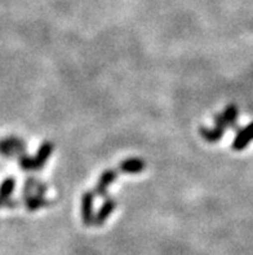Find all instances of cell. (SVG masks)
Returning <instances> with one entry per match:
<instances>
[{
    "label": "cell",
    "instance_id": "cell-3",
    "mask_svg": "<svg viewBox=\"0 0 253 255\" xmlns=\"http://www.w3.org/2000/svg\"><path fill=\"white\" fill-rule=\"evenodd\" d=\"M93 205H94V193L90 191L84 192L82 196V219L86 227L93 226L94 223Z\"/></svg>",
    "mask_w": 253,
    "mask_h": 255
},
{
    "label": "cell",
    "instance_id": "cell-12",
    "mask_svg": "<svg viewBox=\"0 0 253 255\" xmlns=\"http://www.w3.org/2000/svg\"><path fill=\"white\" fill-rule=\"evenodd\" d=\"M225 133L224 128L216 127L215 128H207V127H200V135L203 139L208 142H216L221 139Z\"/></svg>",
    "mask_w": 253,
    "mask_h": 255
},
{
    "label": "cell",
    "instance_id": "cell-9",
    "mask_svg": "<svg viewBox=\"0 0 253 255\" xmlns=\"http://www.w3.org/2000/svg\"><path fill=\"white\" fill-rule=\"evenodd\" d=\"M23 204L29 211H35L40 207L49 206L52 204L51 201L47 200L44 196H36V194H29L23 196Z\"/></svg>",
    "mask_w": 253,
    "mask_h": 255
},
{
    "label": "cell",
    "instance_id": "cell-10",
    "mask_svg": "<svg viewBox=\"0 0 253 255\" xmlns=\"http://www.w3.org/2000/svg\"><path fill=\"white\" fill-rule=\"evenodd\" d=\"M16 187V179L6 178L0 185V207H4V204L9 200Z\"/></svg>",
    "mask_w": 253,
    "mask_h": 255
},
{
    "label": "cell",
    "instance_id": "cell-5",
    "mask_svg": "<svg viewBox=\"0 0 253 255\" xmlns=\"http://www.w3.org/2000/svg\"><path fill=\"white\" fill-rule=\"evenodd\" d=\"M253 140V122L250 123L247 127L242 128L235 136L233 141V149L234 150H243L250 145V142Z\"/></svg>",
    "mask_w": 253,
    "mask_h": 255
},
{
    "label": "cell",
    "instance_id": "cell-7",
    "mask_svg": "<svg viewBox=\"0 0 253 255\" xmlns=\"http://www.w3.org/2000/svg\"><path fill=\"white\" fill-rule=\"evenodd\" d=\"M146 167L144 159L138 158V157H133V158H127L124 161L120 162L119 165V170L125 174H140Z\"/></svg>",
    "mask_w": 253,
    "mask_h": 255
},
{
    "label": "cell",
    "instance_id": "cell-6",
    "mask_svg": "<svg viewBox=\"0 0 253 255\" xmlns=\"http://www.w3.org/2000/svg\"><path fill=\"white\" fill-rule=\"evenodd\" d=\"M116 209V200L114 198L106 197V200L103 201L102 206L99 207L98 213L94 215V226L99 227L105 223L106 220L109 219V217L111 215V213Z\"/></svg>",
    "mask_w": 253,
    "mask_h": 255
},
{
    "label": "cell",
    "instance_id": "cell-4",
    "mask_svg": "<svg viewBox=\"0 0 253 255\" xmlns=\"http://www.w3.org/2000/svg\"><path fill=\"white\" fill-rule=\"evenodd\" d=\"M53 149H55V145L51 141H44L42 145L39 146L38 153L34 157V171L44 167L48 158L51 157L52 152H53Z\"/></svg>",
    "mask_w": 253,
    "mask_h": 255
},
{
    "label": "cell",
    "instance_id": "cell-2",
    "mask_svg": "<svg viewBox=\"0 0 253 255\" xmlns=\"http://www.w3.org/2000/svg\"><path fill=\"white\" fill-rule=\"evenodd\" d=\"M116 179H118V171L111 170V168L105 170V171L101 174V176H99L96 188H94V191H93L94 196L101 198L107 197V189H109L110 185H111Z\"/></svg>",
    "mask_w": 253,
    "mask_h": 255
},
{
    "label": "cell",
    "instance_id": "cell-11",
    "mask_svg": "<svg viewBox=\"0 0 253 255\" xmlns=\"http://www.w3.org/2000/svg\"><path fill=\"white\" fill-rule=\"evenodd\" d=\"M238 114H239V110H238L237 105L230 104V105L226 107V109L224 110V113L220 114V117H221V120L224 121V123L226 125V127H235L238 120Z\"/></svg>",
    "mask_w": 253,
    "mask_h": 255
},
{
    "label": "cell",
    "instance_id": "cell-8",
    "mask_svg": "<svg viewBox=\"0 0 253 255\" xmlns=\"http://www.w3.org/2000/svg\"><path fill=\"white\" fill-rule=\"evenodd\" d=\"M47 189H48V187L44 183L36 180L35 178H30L26 180L25 187H23V196H29V194L44 196L47 193Z\"/></svg>",
    "mask_w": 253,
    "mask_h": 255
},
{
    "label": "cell",
    "instance_id": "cell-13",
    "mask_svg": "<svg viewBox=\"0 0 253 255\" xmlns=\"http://www.w3.org/2000/svg\"><path fill=\"white\" fill-rule=\"evenodd\" d=\"M18 165L25 171H34V158L26 153L18 155Z\"/></svg>",
    "mask_w": 253,
    "mask_h": 255
},
{
    "label": "cell",
    "instance_id": "cell-1",
    "mask_svg": "<svg viewBox=\"0 0 253 255\" xmlns=\"http://www.w3.org/2000/svg\"><path fill=\"white\" fill-rule=\"evenodd\" d=\"M26 153V144L23 140L10 136L6 139L0 140V154L3 157H14Z\"/></svg>",
    "mask_w": 253,
    "mask_h": 255
}]
</instances>
